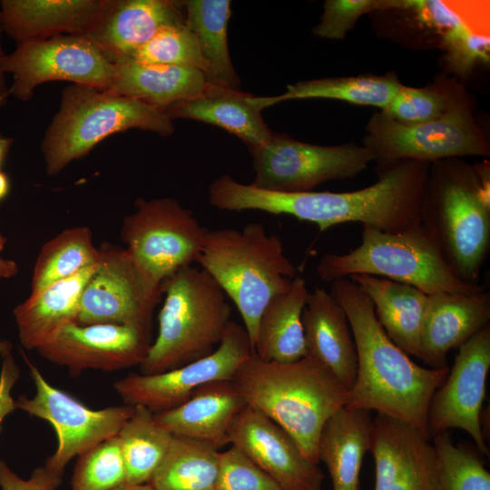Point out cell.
I'll list each match as a JSON object with an SVG mask.
<instances>
[{"label": "cell", "instance_id": "obj_3", "mask_svg": "<svg viewBox=\"0 0 490 490\" xmlns=\"http://www.w3.org/2000/svg\"><path fill=\"white\" fill-rule=\"evenodd\" d=\"M232 381L247 406L282 427L318 465L322 428L346 407L348 397V390L327 367L309 355L295 362L277 363L252 352Z\"/></svg>", "mask_w": 490, "mask_h": 490}, {"label": "cell", "instance_id": "obj_37", "mask_svg": "<svg viewBox=\"0 0 490 490\" xmlns=\"http://www.w3.org/2000/svg\"><path fill=\"white\" fill-rule=\"evenodd\" d=\"M128 58L144 64L193 68L205 76L208 73L197 39L185 23L161 28Z\"/></svg>", "mask_w": 490, "mask_h": 490}, {"label": "cell", "instance_id": "obj_2", "mask_svg": "<svg viewBox=\"0 0 490 490\" xmlns=\"http://www.w3.org/2000/svg\"><path fill=\"white\" fill-rule=\"evenodd\" d=\"M329 293L347 314L358 356L356 380L346 407L400 419L431 439L429 404L447 376L448 366L432 368L415 363L389 338L372 300L349 278L332 281Z\"/></svg>", "mask_w": 490, "mask_h": 490}, {"label": "cell", "instance_id": "obj_22", "mask_svg": "<svg viewBox=\"0 0 490 490\" xmlns=\"http://www.w3.org/2000/svg\"><path fill=\"white\" fill-rule=\"evenodd\" d=\"M247 406L232 380L206 383L181 405L158 414V423L173 436L201 441L220 449Z\"/></svg>", "mask_w": 490, "mask_h": 490}, {"label": "cell", "instance_id": "obj_27", "mask_svg": "<svg viewBox=\"0 0 490 490\" xmlns=\"http://www.w3.org/2000/svg\"><path fill=\"white\" fill-rule=\"evenodd\" d=\"M97 266L98 262L52 284L15 309L18 335L24 348L37 349L65 326L77 321L83 290Z\"/></svg>", "mask_w": 490, "mask_h": 490}, {"label": "cell", "instance_id": "obj_8", "mask_svg": "<svg viewBox=\"0 0 490 490\" xmlns=\"http://www.w3.org/2000/svg\"><path fill=\"white\" fill-rule=\"evenodd\" d=\"M130 129L174 132L167 113L144 102L86 85L66 86L41 144L46 173H59L107 137Z\"/></svg>", "mask_w": 490, "mask_h": 490}, {"label": "cell", "instance_id": "obj_7", "mask_svg": "<svg viewBox=\"0 0 490 490\" xmlns=\"http://www.w3.org/2000/svg\"><path fill=\"white\" fill-rule=\"evenodd\" d=\"M316 271L326 282L368 274L414 286L427 295L487 290L486 283L468 284L454 274L422 223L396 232L363 224L360 244L347 253H325Z\"/></svg>", "mask_w": 490, "mask_h": 490}, {"label": "cell", "instance_id": "obj_38", "mask_svg": "<svg viewBox=\"0 0 490 490\" xmlns=\"http://www.w3.org/2000/svg\"><path fill=\"white\" fill-rule=\"evenodd\" d=\"M78 456L72 490H113L126 484V469L117 435Z\"/></svg>", "mask_w": 490, "mask_h": 490}, {"label": "cell", "instance_id": "obj_13", "mask_svg": "<svg viewBox=\"0 0 490 490\" xmlns=\"http://www.w3.org/2000/svg\"><path fill=\"white\" fill-rule=\"evenodd\" d=\"M4 70L13 75L10 93L27 102L37 86L52 81L106 91L115 66L86 36L64 34L17 44L5 54Z\"/></svg>", "mask_w": 490, "mask_h": 490}, {"label": "cell", "instance_id": "obj_26", "mask_svg": "<svg viewBox=\"0 0 490 490\" xmlns=\"http://www.w3.org/2000/svg\"><path fill=\"white\" fill-rule=\"evenodd\" d=\"M251 94L239 89L209 84L201 94L177 103L165 110L174 119H190L222 128L239 137L252 150L266 144L273 132L263 121Z\"/></svg>", "mask_w": 490, "mask_h": 490}, {"label": "cell", "instance_id": "obj_30", "mask_svg": "<svg viewBox=\"0 0 490 490\" xmlns=\"http://www.w3.org/2000/svg\"><path fill=\"white\" fill-rule=\"evenodd\" d=\"M309 291L297 275L290 289L273 297L264 308L258 325L254 351L262 360L291 363L308 356L302 313Z\"/></svg>", "mask_w": 490, "mask_h": 490}, {"label": "cell", "instance_id": "obj_40", "mask_svg": "<svg viewBox=\"0 0 490 490\" xmlns=\"http://www.w3.org/2000/svg\"><path fill=\"white\" fill-rule=\"evenodd\" d=\"M217 490H283L241 450L231 446L220 453Z\"/></svg>", "mask_w": 490, "mask_h": 490}, {"label": "cell", "instance_id": "obj_41", "mask_svg": "<svg viewBox=\"0 0 490 490\" xmlns=\"http://www.w3.org/2000/svg\"><path fill=\"white\" fill-rule=\"evenodd\" d=\"M391 8V1L327 0L313 34L321 38L342 40L359 17L376 9Z\"/></svg>", "mask_w": 490, "mask_h": 490}, {"label": "cell", "instance_id": "obj_23", "mask_svg": "<svg viewBox=\"0 0 490 490\" xmlns=\"http://www.w3.org/2000/svg\"><path fill=\"white\" fill-rule=\"evenodd\" d=\"M308 355L327 367L349 390L356 380L358 356L347 314L327 290L309 292L302 313Z\"/></svg>", "mask_w": 490, "mask_h": 490}, {"label": "cell", "instance_id": "obj_33", "mask_svg": "<svg viewBox=\"0 0 490 490\" xmlns=\"http://www.w3.org/2000/svg\"><path fill=\"white\" fill-rule=\"evenodd\" d=\"M220 453L209 444L173 436L149 484L154 490H217Z\"/></svg>", "mask_w": 490, "mask_h": 490}, {"label": "cell", "instance_id": "obj_29", "mask_svg": "<svg viewBox=\"0 0 490 490\" xmlns=\"http://www.w3.org/2000/svg\"><path fill=\"white\" fill-rule=\"evenodd\" d=\"M370 412L344 407L322 428L318 459L328 467L332 490H361L359 474L369 447Z\"/></svg>", "mask_w": 490, "mask_h": 490}, {"label": "cell", "instance_id": "obj_25", "mask_svg": "<svg viewBox=\"0 0 490 490\" xmlns=\"http://www.w3.org/2000/svg\"><path fill=\"white\" fill-rule=\"evenodd\" d=\"M108 92L140 100L165 112L180 102L192 99L209 87L204 73L193 68L152 64L122 59Z\"/></svg>", "mask_w": 490, "mask_h": 490}, {"label": "cell", "instance_id": "obj_35", "mask_svg": "<svg viewBox=\"0 0 490 490\" xmlns=\"http://www.w3.org/2000/svg\"><path fill=\"white\" fill-rule=\"evenodd\" d=\"M99 249L86 226L65 229L45 242L36 258L31 279L30 298L52 284L68 279L98 262Z\"/></svg>", "mask_w": 490, "mask_h": 490}, {"label": "cell", "instance_id": "obj_43", "mask_svg": "<svg viewBox=\"0 0 490 490\" xmlns=\"http://www.w3.org/2000/svg\"><path fill=\"white\" fill-rule=\"evenodd\" d=\"M2 366L0 371V429L6 416L16 409L15 400L11 392L20 377V369L12 354V345L0 339Z\"/></svg>", "mask_w": 490, "mask_h": 490}, {"label": "cell", "instance_id": "obj_24", "mask_svg": "<svg viewBox=\"0 0 490 490\" xmlns=\"http://www.w3.org/2000/svg\"><path fill=\"white\" fill-rule=\"evenodd\" d=\"M103 0H2L3 32L18 44L58 35H86Z\"/></svg>", "mask_w": 490, "mask_h": 490}, {"label": "cell", "instance_id": "obj_32", "mask_svg": "<svg viewBox=\"0 0 490 490\" xmlns=\"http://www.w3.org/2000/svg\"><path fill=\"white\" fill-rule=\"evenodd\" d=\"M401 86L394 75L321 78L289 84L285 93L276 96L251 95L250 101L260 111L284 101L310 98L332 99L376 106L382 111L389 104Z\"/></svg>", "mask_w": 490, "mask_h": 490}, {"label": "cell", "instance_id": "obj_19", "mask_svg": "<svg viewBox=\"0 0 490 490\" xmlns=\"http://www.w3.org/2000/svg\"><path fill=\"white\" fill-rule=\"evenodd\" d=\"M229 444L241 450L283 490H322L324 474L293 437L261 412L246 406L236 418Z\"/></svg>", "mask_w": 490, "mask_h": 490}, {"label": "cell", "instance_id": "obj_9", "mask_svg": "<svg viewBox=\"0 0 490 490\" xmlns=\"http://www.w3.org/2000/svg\"><path fill=\"white\" fill-rule=\"evenodd\" d=\"M366 130L363 146L373 152L380 166L403 160L433 163L466 155H489L485 135L460 96L437 119L404 123L381 112L369 119Z\"/></svg>", "mask_w": 490, "mask_h": 490}, {"label": "cell", "instance_id": "obj_10", "mask_svg": "<svg viewBox=\"0 0 490 490\" xmlns=\"http://www.w3.org/2000/svg\"><path fill=\"white\" fill-rule=\"evenodd\" d=\"M125 216L121 238L138 265L162 284L180 269L196 263L209 229L174 198H139Z\"/></svg>", "mask_w": 490, "mask_h": 490}, {"label": "cell", "instance_id": "obj_31", "mask_svg": "<svg viewBox=\"0 0 490 490\" xmlns=\"http://www.w3.org/2000/svg\"><path fill=\"white\" fill-rule=\"evenodd\" d=\"M185 24L194 34L208 66L210 85L238 89L240 81L232 65L227 29L231 16L229 0L182 1Z\"/></svg>", "mask_w": 490, "mask_h": 490}, {"label": "cell", "instance_id": "obj_44", "mask_svg": "<svg viewBox=\"0 0 490 490\" xmlns=\"http://www.w3.org/2000/svg\"><path fill=\"white\" fill-rule=\"evenodd\" d=\"M3 28L1 24V17H0V110L3 106L5 105L7 97L10 94V90L7 88L5 81V70H4V60L5 54L3 51L2 43H1V37L3 34Z\"/></svg>", "mask_w": 490, "mask_h": 490}, {"label": "cell", "instance_id": "obj_20", "mask_svg": "<svg viewBox=\"0 0 490 490\" xmlns=\"http://www.w3.org/2000/svg\"><path fill=\"white\" fill-rule=\"evenodd\" d=\"M183 23L182 1L103 0L85 36L115 64L130 57L161 28Z\"/></svg>", "mask_w": 490, "mask_h": 490}, {"label": "cell", "instance_id": "obj_46", "mask_svg": "<svg viewBox=\"0 0 490 490\" xmlns=\"http://www.w3.org/2000/svg\"><path fill=\"white\" fill-rule=\"evenodd\" d=\"M14 140L9 137H4L0 134V170L9 152Z\"/></svg>", "mask_w": 490, "mask_h": 490}, {"label": "cell", "instance_id": "obj_12", "mask_svg": "<svg viewBox=\"0 0 490 490\" xmlns=\"http://www.w3.org/2000/svg\"><path fill=\"white\" fill-rule=\"evenodd\" d=\"M250 151L255 172L251 184L283 192L311 191L328 181L354 178L375 161L365 146L315 145L274 132L266 144Z\"/></svg>", "mask_w": 490, "mask_h": 490}, {"label": "cell", "instance_id": "obj_42", "mask_svg": "<svg viewBox=\"0 0 490 490\" xmlns=\"http://www.w3.org/2000/svg\"><path fill=\"white\" fill-rule=\"evenodd\" d=\"M62 476L44 465L35 468L28 479H23L0 460L2 490H56L61 484Z\"/></svg>", "mask_w": 490, "mask_h": 490}, {"label": "cell", "instance_id": "obj_28", "mask_svg": "<svg viewBox=\"0 0 490 490\" xmlns=\"http://www.w3.org/2000/svg\"><path fill=\"white\" fill-rule=\"evenodd\" d=\"M372 300L375 315L389 338L420 358L423 319L428 295L417 288L368 274L348 277Z\"/></svg>", "mask_w": 490, "mask_h": 490}, {"label": "cell", "instance_id": "obj_17", "mask_svg": "<svg viewBox=\"0 0 490 490\" xmlns=\"http://www.w3.org/2000/svg\"><path fill=\"white\" fill-rule=\"evenodd\" d=\"M152 345V332L116 324L72 322L36 350L68 368L73 377L85 369L115 371L141 365Z\"/></svg>", "mask_w": 490, "mask_h": 490}, {"label": "cell", "instance_id": "obj_36", "mask_svg": "<svg viewBox=\"0 0 490 490\" xmlns=\"http://www.w3.org/2000/svg\"><path fill=\"white\" fill-rule=\"evenodd\" d=\"M438 490H490V473L478 456L456 446L448 432L434 434Z\"/></svg>", "mask_w": 490, "mask_h": 490}, {"label": "cell", "instance_id": "obj_4", "mask_svg": "<svg viewBox=\"0 0 490 490\" xmlns=\"http://www.w3.org/2000/svg\"><path fill=\"white\" fill-rule=\"evenodd\" d=\"M489 189L488 165L441 160L430 165L421 209V223L454 274L473 285L490 250Z\"/></svg>", "mask_w": 490, "mask_h": 490}, {"label": "cell", "instance_id": "obj_15", "mask_svg": "<svg viewBox=\"0 0 490 490\" xmlns=\"http://www.w3.org/2000/svg\"><path fill=\"white\" fill-rule=\"evenodd\" d=\"M252 352L243 325L230 320L221 341L210 355L159 374L132 373L113 387L125 405L143 406L158 414L181 405L206 383L232 380Z\"/></svg>", "mask_w": 490, "mask_h": 490}, {"label": "cell", "instance_id": "obj_11", "mask_svg": "<svg viewBox=\"0 0 490 490\" xmlns=\"http://www.w3.org/2000/svg\"><path fill=\"white\" fill-rule=\"evenodd\" d=\"M98 266L80 300L77 323L116 324L152 332V316L163 295L125 248L103 242Z\"/></svg>", "mask_w": 490, "mask_h": 490}, {"label": "cell", "instance_id": "obj_6", "mask_svg": "<svg viewBox=\"0 0 490 490\" xmlns=\"http://www.w3.org/2000/svg\"><path fill=\"white\" fill-rule=\"evenodd\" d=\"M159 329L140 365L141 374L178 368L212 353L230 323L228 298L201 267H183L162 282Z\"/></svg>", "mask_w": 490, "mask_h": 490}, {"label": "cell", "instance_id": "obj_48", "mask_svg": "<svg viewBox=\"0 0 490 490\" xmlns=\"http://www.w3.org/2000/svg\"><path fill=\"white\" fill-rule=\"evenodd\" d=\"M113 490H154L150 484L130 485L123 484Z\"/></svg>", "mask_w": 490, "mask_h": 490}, {"label": "cell", "instance_id": "obj_39", "mask_svg": "<svg viewBox=\"0 0 490 490\" xmlns=\"http://www.w3.org/2000/svg\"><path fill=\"white\" fill-rule=\"evenodd\" d=\"M459 96L436 88L402 85L381 112L404 123H421L443 116Z\"/></svg>", "mask_w": 490, "mask_h": 490}, {"label": "cell", "instance_id": "obj_14", "mask_svg": "<svg viewBox=\"0 0 490 490\" xmlns=\"http://www.w3.org/2000/svg\"><path fill=\"white\" fill-rule=\"evenodd\" d=\"M35 386L33 397L21 396L16 408L49 422L56 432L58 446L45 466L63 475L68 462L76 456L116 436L133 413V407L113 406L93 410L66 392L53 387L24 356Z\"/></svg>", "mask_w": 490, "mask_h": 490}, {"label": "cell", "instance_id": "obj_16", "mask_svg": "<svg viewBox=\"0 0 490 490\" xmlns=\"http://www.w3.org/2000/svg\"><path fill=\"white\" fill-rule=\"evenodd\" d=\"M489 368L488 325L458 348L453 367L435 391L427 413L431 436L459 428L473 438L481 454L489 456L481 422Z\"/></svg>", "mask_w": 490, "mask_h": 490}, {"label": "cell", "instance_id": "obj_5", "mask_svg": "<svg viewBox=\"0 0 490 490\" xmlns=\"http://www.w3.org/2000/svg\"><path fill=\"white\" fill-rule=\"evenodd\" d=\"M196 263L218 283L239 310L253 351L268 302L290 289L298 269L276 234L259 221L241 230H209Z\"/></svg>", "mask_w": 490, "mask_h": 490}, {"label": "cell", "instance_id": "obj_34", "mask_svg": "<svg viewBox=\"0 0 490 490\" xmlns=\"http://www.w3.org/2000/svg\"><path fill=\"white\" fill-rule=\"evenodd\" d=\"M126 469V484H149L164 459L173 436L162 426L155 414L143 406L133 413L117 434Z\"/></svg>", "mask_w": 490, "mask_h": 490}, {"label": "cell", "instance_id": "obj_1", "mask_svg": "<svg viewBox=\"0 0 490 490\" xmlns=\"http://www.w3.org/2000/svg\"><path fill=\"white\" fill-rule=\"evenodd\" d=\"M430 164L403 160L380 166L377 181L346 192L270 191L224 174L212 187L211 203L220 211L292 216L314 223L320 231L338 224L359 222L396 232L421 224Z\"/></svg>", "mask_w": 490, "mask_h": 490}, {"label": "cell", "instance_id": "obj_18", "mask_svg": "<svg viewBox=\"0 0 490 490\" xmlns=\"http://www.w3.org/2000/svg\"><path fill=\"white\" fill-rule=\"evenodd\" d=\"M368 451L375 462L374 490H438L431 439L409 423L377 413Z\"/></svg>", "mask_w": 490, "mask_h": 490}, {"label": "cell", "instance_id": "obj_47", "mask_svg": "<svg viewBox=\"0 0 490 490\" xmlns=\"http://www.w3.org/2000/svg\"><path fill=\"white\" fill-rule=\"evenodd\" d=\"M11 182L7 174L0 170V202L4 201L10 192Z\"/></svg>", "mask_w": 490, "mask_h": 490}, {"label": "cell", "instance_id": "obj_21", "mask_svg": "<svg viewBox=\"0 0 490 490\" xmlns=\"http://www.w3.org/2000/svg\"><path fill=\"white\" fill-rule=\"evenodd\" d=\"M490 293L438 292L428 295L420 341V360L432 368L447 367L449 350L489 325Z\"/></svg>", "mask_w": 490, "mask_h": 490}, {"label": "cell", "instance_id": "obj_45", "mask_svg": "<svg viewBox=\"0 0 490 490\" xmlns=\"http://www.w3.org/2000/svg\"><path fill=\"white\" fill-rule=\"evenodd\" d=\"M17 272L18 266L14 260L0 258V278H10Z\"/></svg>", "mask_w": 490, "mask_h": 490}, {"label": "cell", "instance_id": "obj_49", "mask_svg": "<svg viewBox=\"0 0 490 490\" xmlns=\"http://www.w3.org/2000/svg\"><path fill=\"white\" fill-rule=\"evenodd\" d=\"M5 244V238L0 232V252L3 250Z\"/></svg>", "mask_w": 490, "mask_h": 490}]
</instances>
